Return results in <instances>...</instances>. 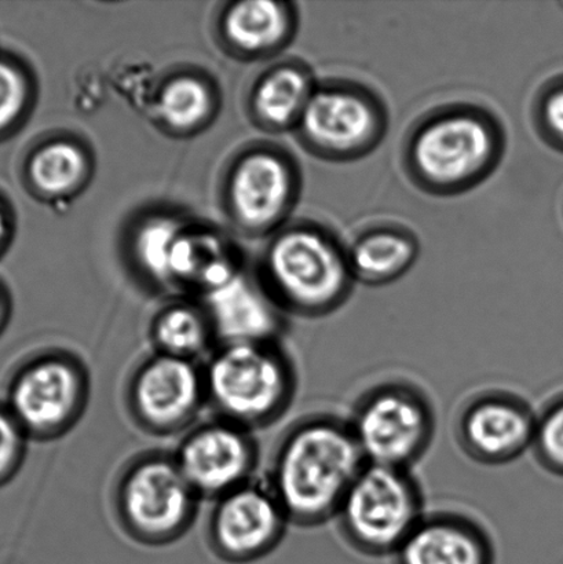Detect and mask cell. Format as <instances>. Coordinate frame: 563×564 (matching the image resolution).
I'll return each instance as SVG.
<instances>
[{"mask_svg":"<svg viewBox=\"0 0 563 564\" xmlns=\"http://www.w3.org/2000/svg\"><path fill=\"white\" fill-rule=\"evenodd\" d=\"M507 132L481 104L448 102L423 113L407 131L402 170L418 191L455 197L488 181L504 162Z\"/></svg>","mask_w":563,"mask_h":564,"instance_id":"obj_2","label":"cell"},{"mask_svg":"<svg viewBox=\"0 0 563 564\" xmlns=\"http://www.w3.org/2000/svg\"><path fill=\"white\" fill-rule=\"evenodd\" d=\"M538 412L521 395L483 390L467 398L456 413L457 445L473 462L504 466L532 449Z\"/></svg>","mask_w":563,"mask_h":564,"instance_id":"obj_14","label":"cell"},{"mask_svg":"<svg viewBox=\"0 0 563 564\" xmlns=\"http://www.w3.org/2000/svg\"><path fill=\"white\" fill-rule=\"evenodd\" d=\"M347 420L368 464L404 469L426 456L437 430L432 400L402 379L369 387Z\"/></svg>","mask_w":563,"mask_h":564,"instance_id":"obj_10","label":"cell"},{"mask_svg":"<svg viewBox=\"0 0 563 564\" xmlns=\"http://www.w3.org/2000/svg\"><path fill=\"white\" fill-rule=\"evenodd\" d=\"M19 231V214L11 197L0 187V262L13 247Z\"/></svg>","mask_w":563,"mask_h":564,"instance_id":"obj_29","label":"cell"},{"mask_svg":"<svg viewBox=\"0 0 563 564\" xmlns=\"http://www.w3.org/2000/svg\"><path fill=\"white\" fill-rule=\"evenodd\" d=\"M212 319L218 345L236 341H281L286 315L259 282L242 269L234 279L196 297Z\"/></svg>","mask_w":563,"mask_h":564,"instance_id":"obj_17","label":"cell"},{"mask_svg":"<svg viewBox=\"0 0 563 564\" xmlns=\"http://www.w3.org/2000/svg\"><path fill=\"white\" fill-rule=\"evenodd\" d=\"M388 105L372 87L345 77L318 80L294 132L303 151L328 163H351L388 137Z\"/></svg>","mask_w":563,"mask_h":564,"instance_id":"obj_8","label":"cell"},{"mask_svg":"<svg viewBox=\"0 0 563 564\" xmlns=\"http://www.w3.org/2000/svg\"><path fill=\"white\" fill-rule=\"evenodd\" d=\"M176 464L202 501H214L251 482L259 458L256 433L212 416L181 435Z\"/></svg>","mask_w":563,"mask_h":564,"instance_id":"obj_13","label":"cell"},{"mask_svg":"<svg viewBox=\"0 0 563 564\" xmlns=\"http://www.w3.org/2000/svg\"><path fill=\"white\" fill-rule=\"evenodd\" d=\"M347 256L357 284L383 286L410 272L421 256V242L404 226L380 224L357 235Z\"/></svg>","mask_w":563,"mask_h":564,"instance_id":"obj_23","label":"cell"},{"mask_svg":"<svg viewBox=\"0 0 563 564\" xmlns=\"http://www.w3.org/2000/svg\"><path fill=\"white\" fill-rule=\"evenodd\" d=\"M39 82L30 61L0 47V145L14 140L35 112Z\"/></svg>","mask_w":563,"mask_h":564,"instance_id":"obj_25","label":"cell"},{"mask_svg":"<svg viewBox=\"0 0 563 564\" xmlns=\"http://www.w3.org/2000/svg\"><path fill=\"white\" fill-rule=\"evenodd\" d=\"M302 170L289 149L252 142L225 165L219 204L230 228L248 239H269L291 223L302 193Z\"/></svg>","mask_w":563,"mask_h":564,"instance_id":"obj_7","label":"cell"},{"mask_svg":"<svg viewBox=\"0 0 563 564\" xmlns=\"http://www.w3.org/2000/svg\"><path fill=\"white\" fill-rule=\"evenodd\" d=\"M187 219L173 209H149L132 219L124 234L127 267L141 284L170 297L171 252Z\"/></svg>","mask_w":563,"mask_h":564,"instance_id":"obj_22","label":"cell"},{"mask_svg":"<svg viewBox=\"0 0 563 564\" xmlns=\"http://www.w3.org/2000/svg\"><path fill=\"white\" fill-rule=\"evenodd\" d=\"M30 442L24 430L0 402V489L21 471Z\"/></svg>","mask_w":563,"mask_h":564,"instance_id":"obj_28","label":"cell"},{"mask_svg":"<svg viewBox=\"0 0 563 564\" xmlns=\"http://www.w3.org/2000/svg\"><path fill=\"white\" fill-rule=\"evenodd\" d=\"M242 269L240 253L224 231L187 219L171 252L170 297H201Z\"/></svg>","mask_w":563,"mask_h":564,"instance_id":"obj_18","label":"cell"},{"mask_svg":"<svg viewBox=\"0 0 563 564\" xmlns=\"http://www.w3.org/2000/svg\"><path fill=\"white\" fill-rule=\"evenodd\" d=\"M214 36L228 57L261 63L279 57L300 31V10L281 0H235L215 14Z\"/></svg>","mask_w":563,"mask_h":564,"instance_id":"obj_16","label":"cell"},{"mask_svg":"<svg viewBox=\"0 0 563 564\" xmlns=\"http://www.w3.org/2000/svg\"><path fill=\"white\" fill-rule=\"evenodd\" d=\"M253 272L286 317H327L349 302L357 284L347 246L312 219L294 220L270 236Z\"/></svg>","mask_w":563,"mask_h":564,"instance_id":"obj_3","label":"cell"},{"mask_svg":"<svg viewBox=\"0 0 563 564\" xmlns=\"http://www.w3.org/2000/svg\"><path fill=\"white\" fill-rule=\"evenodd\" d=\"M426 516L411 469L367 464L336 513L345 543L358 554L394 556Z\"/></svg>","mask_w":563,"mask_h":564,"instance_id":"obj_9","label":"cell"},{"mask_svg":"<svg viewBox=\"0 0 563 564\" xmlns=\"http://www.w3.org/2000/svg\"><path fill=\"white\" fill-rule=\"evenodd\" d=\"M531 451L544 471L563 478V391L538 412Z\"/></svg>","mask_w":563,"mask_h":564,"instance_id":"obj_26","label":"cell"},{"mask_svg":"<svg viewBox=\"0 0 563 564\" xmlns=\"http://www.w3.org/2000/svg\"><path fill=\"white\" fill-rule=\"evenodd\" d=\"M90 397V370L79 354L50 346L28 354L15 365L2 403L28 438L52 442L79 424Z\"/></svg>","mask_w":563,"mask_h":564,"instance_id":"obj_6","label":"cell"},{"mask_svg":"<svg viewBox=\"0 0 563 564\" xmlns=\"http://www.w3.org/2000/svg\"><path fill=\"white\" fill-rule=\"evenodd\" d=\"M203 373L213 416L252 433L279 423L296 397L295 362L281 341L223 343Z\"/></svg>","mask_w":563,"mask_h":564,"instance_id":"obj_4","label":"cell"},{"mask_svg":"<svg viewBox=\"0 0 563 564\" xmlns=\"http://www.w3.org/2000/svg\"><path fill=\"white\" fill-rule=\"evenodd\" d=\"M394 564H496L492 538L457 511L426 512L394 554Z\"/></svg>","mask_w":563,"mask_h":564,"instance_id":"obj_19","label":"cell"},{"mask_svg":"<svg viewBox=\"0 0 563 564\" xmlns=\"http://www.w3.org/2000/svg\"><path fill=\"white\" fill-rule=\"evenodd\" d=\"M173 452L138 453L120 469L112 489L116 521L134 543L165 546L190 532L201 510Z\"/></svg>","mask_w":563,"mask_h":564,"instance_id":"obj_5","label":"cell"},{"mask_svg":"<svg viewBox=\"0 0 563 564\" xmlns=\"http://www.w3.org/2000/svg\"><path fill=\"white\" fill-rule=\"evenodd\" d=\"M206 522L209 551L228 564L263 560L283 543L290 519L267 482H251L212 501Z\"/></svg>","mask_w":563,"mask_h":564,"instance_id":"obj_12","label":"cell"},{"mask_svg":"<svg viewBox=\"0 0 563 564\" xmlns=\"http://www.w3.org/2000/svg\"><path fill=\"white\" fill-rule=\"evenodd\" d=\"M220 109L219 88L195 68L170 72L148 98V115L163 134L187 140L206 131Z\"/></svg>","mask_w":563,"mask_h":564,"instance_id":"obj_21","label":"cell"},{"mask_svg":"<svg viewBox=\"0 0 563 564\" xmlns=\"http://www.w3.org/2000/svg\"><path fill=\"white\" fill-rule=\"evenodd\" d=\"M317 85V76L306 61H275L248 88L246 109L251 124L268 134L295 132Z\"/></svg>","mask_w":563,"mask_h":564,"instance_id":"obj_20","label":"cell"},{"mask_svg":"<svg viewBox=\"0 0 563 564\" xmlns=\"http://www.w3.org/2000/svg\"><path fill=\"white\" fill-rule=\"evenodd\" d=\"M124 406L143 433L184 435L207 408L203 364L149 352L126 380Z\"/></svg>","mask_w":563,"mask_h":564,"instance_id":"obj_11","label":"cell"},{"mask_svg":"<svg viewBox=\"0 0 563 564\" xmlns=\"http://www.w3.org/2000/svg\"><path fill=\"white\" fill-rule=\"evenodd\" d=\"M96 158L90 145L69 131L36 138L21 153L19 181L33 200L66 206L90 186Z\"/></svg>","mask_w":563,"mask_h":564,"instance_id":"obj_15","label":"cell"},{"mask_svg":"<svg viewBox=\"0 0 563 564\" xmlns=\"http://www.w3.org/2000/svg\"><path fill=\"white\" fill-rule=\"evenodd\" d=\"M148 336L152 351L202 364L218 346L206 308L192 296L169 297L149 321Z\"/></svg>","mask_w":563,"mask_h":564,"instance_id":"obj_24","label":"cell"},{"mask_svg":"<svg viewBox=\"0 0 563 564\" xmlns=\"http://www.w3.org/2000/svg\"><path fill=\"white\" fill-rule=\"evenodd\" d=\"M367 464L349 420L312 413L279 436L264 482L292 527L313 529L336 518Z\"/></svg>","mask_w":563,"mask_h":564,"instance_id":"obj_1","label":"cell"},{"mask_svg":"<svg viewBox=\"0 0 563 564\" xmlns=\"http://www.w3.org/2000/svg\"><path fill=\"white\" fill-rule=\"evenodd\" d=\"M13 293H11L6 281L0 278V337L4 335L6 330H8L11 318H13Z\"/></svg>","mask_w":563,"mask_h":564,"instance_id":"obj_30","label":"cell"},{"mask_svg":"<svg viewBox=\"0 0 563 564\" xmlns=\"http://www.w3.org/2000/svg\"><path fill=\"white\" fill-rule=\"evenodd\" d=\"M532 121L545 145L563 152V76L540 88L532 104Z\"/></svg>","mask_w":563,"mask_h":564,"instance_id":"obj_27","label":"cell"}]
</instances>
